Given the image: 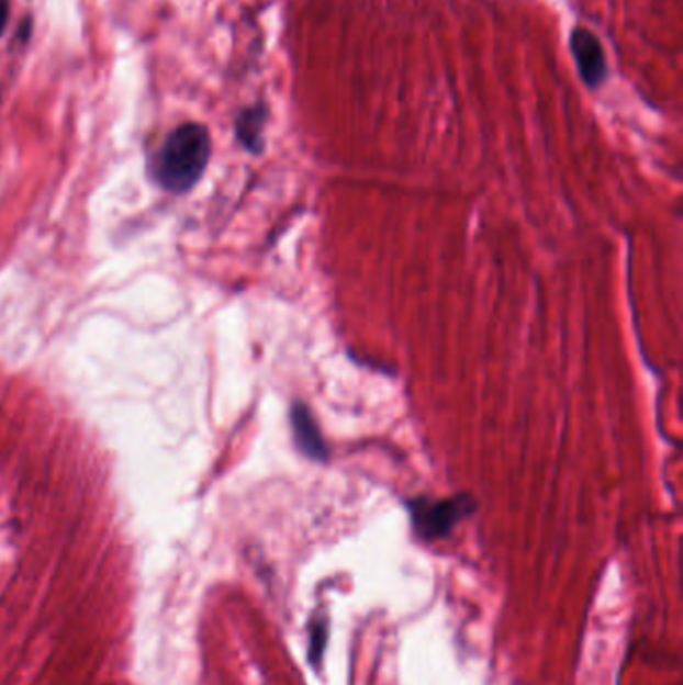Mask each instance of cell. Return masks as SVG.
Here are the masks:
<instances>
[{"mask_svg":"<svg viewBox=\"0 0 683 685\" xmlns=\"http://www.w3.org/2000/svg\"><path fill=\"white\" fill-rule=\"evenodd\" d=\"M211 160V135L205 125L184 123L165 138L153 160L157 183L169 193L191 191L205 175Z\"/></svg>","mask_w":683,"mask_h":685,"instance_id":"cell-1","label":"cell"},{"mask_svg":"<svg viewBox=\"0 0 683 685\" xmlns=\"http://www.w3.org/2000/svg\"><path fill=\"white\" fill-rule=\"evenodd\" d=\"M475 502L469 495H457L451 499H413L410 502L411 519L415 531L427 539L435 541L447 537L461 519L473 514Z\"/></svg>","mask_w":683,"mask_h":685,"instance_id":"cell-2","label":"cell"},{"mask_svg":"<svg viewBox=\"0 0 683 685\" xmlns=\"http://www.w3.org/2000/svg\"><path fill=\"white\" fill-rule=\"evenodd\" d=\"M570 48L583 85L592 91L604 87L605 80L609 77V67H607V57H605V48L600 36L593 35L590 29L575 26L571 31Z\"/></svg>","mask_w":683,"mask_h":685,"instance_id":"cell-3","label":"cell"},{"mask_svg":"<svg viewBox=\"0 0 683 685\" xmlns=\"http://www.w3.org/2000/svg\"><path fill=\"white\" fill-rule=\"evenodd\" d=\"M291 427L295 435V443L305 456L317 461L327 459V443L323 441V435L320 434V427L313 419V415L307 409V405L295 403L293 412H291Z\"/></svg>","mask_w":683,"mask_h":685,"instance_id":"cell-4","label":"cell"},{"mask_svg":"<svg viewBox=\"0 0 683 685\" xmlns=\"http://www.w3.org/2000/svg\"><path fill=\"white\" fill-rule=\"evenodd\" d=\"M267 116H269V111L265 104H253L240 111L235 123V133L240 145L255 155H259L265 149L262 133H265Z\"/></svg>","mask_w":683,"mask_h":685,"instance_id":"cell-5","label":"cell"},{"mask_svg":"<svg viewBox=\"0 0 683 685\" xmlns=\"http://www.w3.org/2000/svg\"><path fill=\"white\" fill-rule=\"evenodd\" d=\"M9 23V2L7 0H0V35L4 33Z\"/></svg>","mask_w":683,"mask_h":685,"instance_id":"cell-6","label":"cell"}]
</instances>
